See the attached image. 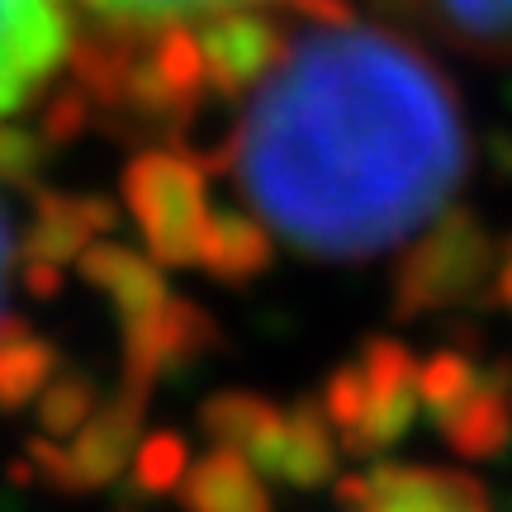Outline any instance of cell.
<instances>
[{
  "label": "cell",
  "instance_id": "30bf717a",
  "mask_svg": "<svg viewBox=\"0 0 512 512\" xmlns=\"http://www.w3.org/2000/svg\"><path fill=\"white\" fill-rule=\"evenodd\" d=\"M76 266H81V275H86V285L110 294L124 323L157 313L166 299H171L162 266L147 261L143 252L124 247V242H91L86 252L76 256Z\"/></svg>",
  "mask_w": 512,
  "mask_h": 512
},
{
  "label": "cell",
  "instance_id": "603a6c76",
  "mask_svg": "<svg viewBox=\"0 0 512 512\" xmlns=\"http://www.w3.org/2000/svg\"><path fill=\"white\" fill-rule=\"evenodd\" d=\"M318 403H323V418L332 422V432H342V441H347L370 413V384H366L361 361H347V366L332 370Z\"/></svg>",
  "mask_w": 512,
  "mask_h": 512
},
{
  "label": "cell",
  "instance_id": "6da1fadb",
  "mask_svg": "<svg viewBox=\"0 0 512 512\" xmlns=\"http://www.w3.org/2000/svg\"><path fill=\"white\" fill-rule=\"evenodd\" d=\"M228 171L294 252L366 261L437 219L470 171L446 76L403 38L313 24L252 91Z\"/></svg>",
  "mask_w": 512,
  "mask_h": 512
},
{
  "label": "cell",
  "instance_id": "7c38bea8",
  "mask_svg": "<svg viewBox=\"0 0 512 512\" xmlns=\"http://www.w3.org/2000/svg\"><path fill=\"white\" fill-rule=\"evenodd\" d=\"M446 446L465 460H494L512 441V394L494 370H479L475 389L437 418Z\"/></svg>",
  "mask_w": 512,
  "mask_h": 512
},
{
  "label": "cell",
  "instance_id": "e0dca14e",
  "mask_svg": "<svg viewBox=\"0 0 512 512\" xmlns=\"http://www.w3.org/2000/svg\"><path fill=\"white\" fill-rule=\"evenodd\" d=\"M152 332H157V366L162 380H190V370L200 366L204 356L223 351V328L214 323V313L200 309L195 299L171 294L162 309L152 313Z\"/></svg>",
  "mask_w": 512,
  "mask_h": 512
},
{
  "label": "cell",
  "instance_id": "2e32d148",
  "mask_svg": "<svg viewBox=\"0 0 512 512\" xmlns=\"http://www.w3.org/2000/svg\"><path fill=\"white\" fill-rule=\"evenodd\" d=\"M200 427L214 437V446H233V451H242L261 470L271 460L275 441H280L285 413L271 399L252 394V389H223L214 399H204Z\"/></svg>",
  "mask_w": 512,
  "mask_h": 512
},
{
  "label": "cell",
  "instance_id": "f546056e",
  "mask_svg": "<svg viewBox=\"0 0 512 512\" xmlns=\"http://www.w3.org/2000/svg\"><path fill=\"white\" fill-rule=\"evenodd\" d=\"M10 256H15V242H10V219L0 209V304H5V275H10Z\"/></svg>",
  "mask_w": 512,
  "mask_h": 512
},
{
  "label": "cell",
  "instance_id": "277c9868",
  "mask_svg": "<svg viewBox=\"0 0 512 512\" xmlns=\"http://www.w3.org/2000/svg\"><path fill=\"white\" fill-rule=\"evenodd\" d=\"M195 43H200L209 95H219V100H238V95L256 91L290 48L275 15L256 10V5H228L214 15H200Z\"/></svg>",
  "mask_w": 512,
  "mask_h": 512
},
{
  "label": "cell",
  "instance_id": "cb8c5ba5",
  "mask_svg": "<svg viewBox=\"0 0 512 512\" xmlns=\"http://www.w3.org/2000/svg\"><path fill=\"white\" fill-rule=\"evenodd\" d=\"M53 143L38 133V128H19V124H0V185H19V190H34L38 171L48 166Z\"/></svg>",
  "mask_w": 512,
  "mask_h": 512
},
{
  "label": "cell",
  "instance_id": "f1b7e54d",
  "mask_svg": "<svg viewBox=\"0 0 512 512\" xmlns=\"http://www.w3.org/2000/svg\"><path fill=\"white\" fill-rule=\"evenodd\" d=\"M494 294H498V304H503V309H512V242L503 247V261H498V285H494Z\"/></svg>",
  "mask_w": 512,
  "mask_h": 512
},
{
  "label": "cell",
  "instance_id": "4316f807",
  "mask_svg": "<svg viewBox=\"0 0 512 512\" xmlns=\"http://www.w3.org/2000/svg\"><path fill=\"white\" fill-rule=\"evenodd\" d=\"M24 285L38 299H53L62 290V266H48V261H24Z\"/></svg>",
  "mask_w": 512,
  "mask_h": 512
},
{
  "label": "cell",
  "instance_id": "d6986e66",
  "mask_svg": "<svg viewBox=\"0 0 512 512\" xmlns=\"http://www.w3.org/2000/svg\"><path fill=\"white\" fill-rule=\"evenodd\" d=\"M57 366H62V351L48 337L24 332L15 342H5L0 347V413H19L29 399H38Z\"/></svg>",
  "mask_w": 512,
  "mask_h": 512
},
{
  "label": "cell",
  "instance_id": "ac0fdd59",
  "mask_svg": "<svg viewBox=\"0 0 512 512\" xmlns=\"http://www.w3.org/2000/svg\"><path fill=\"white\" fill-rule=\"evenodd\" d=\"M422 19L460 48L484 57H512V0H408Z\"/></svg>",
  "mask_w": 512,
  "mask_h": 512
},
{
  "label": "cell",
  "instance_id": "d4e9b609",
  "mask_svg": "<svg viewBox=\"0 0 512 512\" xmlns=\"http://www.w3.org/2000/svg\"><path fill=\"white\" fill-rule=\"evenodd\" d=\"M91 124H95V105H91V95L81 91L76 81H67L62 91L48 95V100H43V114H38V133H43L53 147L76 143Z\"/></svg>",
  "mask_w": 512,
  "mask_h": 512
},
{
  "label": "cell",
  "instance_id": "83f0119b",
  "mask_svg": "<svg viewBox=\"0 0 512 512\" xmlns=\"http://www.w3.org/2000/svg\"><path fill=\"white\" fill-rule=\"evenodd\" d=\"M366 498H370V475H347V479H337V503L351 512H361L366 508Z\"/></svg>",
  "mask_w": 512,
  "mask_h": 512
},
{
  "label": "cell",
  "instance_id": "9c48e42d",
  "mask_svg": "<svg viewBox=\"0 0 512 512\" xmlns=\"http://www.w3.org/2000/svg\"><path fill=\"white\" fill-rule=\"evenodd\" d=\"M143 408L147 403L128 399V394H114L100 413L86 418V427L76 432V446L67 451V456H72L76 494H100V489L119 484V475L128 470V456H133V446H138Z\"/></svg>",
  "mask_w": 512,
  "mask_h": 512
},
{
  "label": "cell",
  "instance_id": "8992f818",
  "mask_svg": "<svg viewBox=\"0 0 512 512\" xmlns=\"http://www.w3.org/2000/svg\"><path fill=\"white\" fill-rule=\"evenodd\" d=\"M361 370L370 384V413L366 422L342 441L347 456H384L394 451L413 422H418V356L403 347L399 337H366L361 347Z\"/></svg>",
  "mask_w": 512,
  "mask_h": 512
},
{
  "label": "cell",
  "instance_id": "5bb4252c",
  "mask_svg": "<svg viewBox=\"0 0 512 512\" xmlns=\"http://www.w3.org/2000/svg\"><path fill=\"white\" fill-rule=\"evenodd\" d=\"M86 15H95L110 29H162V24H185V19L214 15L228 5H261V0H81ZM290 5L309 24H332V19H351L347 0H280Z\"/></svg>",
  "mask_w": 512,
  "mask_h": 512
},
{
  "label": "cell",
  "instance_id": "7402d4cb",
  "mask_svg": "<svg viewBox=\"0 0 512 512\" xmlns=\"http://www.w3.org/2000/svg\"><path fill=\"white\" fill-rule=\"evenodd\" d=\"M479 380V366L470 361L465 347H446L437 356H427L418 366V403L427 408V418L437 422L446 408H456Z\"/></svg>",
  "mask_w": 512,
  "mask_h": 512
},
{
  "label": "cell",
  "instance_id": "4fadbf2b",
  "mask_svg": "<svg viewBox=\"0 0 512 512\" xmlns=\"http://www.w3.org/2000/svg\"><path fill=\"white\" fill-rule=\"evenodd\" d=\"M195 266L209 271L219 285H252L256 275L271 271V228L238 209H209Z\"/></svg>",
  "mask_w": 512,
  "mask_h": 512
},
{
  "label": "cell",
  "instance_id": "7a4b0ae2",
  "mask_svg": "<svg viewBox=\"0 0 512 512\" xmlns=\"http://www.w3.org/2000/svg\"><path fill=\"white\" fill-rule=\"evenodd\" d=\"M494 261L498 242L475 209H441L437 223L394 266L389 309L399 323H413L427 313L479 304L494 280Z\"/></svg>",
  "mask_w": 512,
  "mask_h": 512
},
{
  "label": "cell",
  "instance_id": "52a82bcc",
  "mask_svg": "<svg viewBox=\"0 0 512 512\" xmlns=\"http://www.w3.org/2000/svg\"><path fill=\"white\" fill-rule=\"evenodd\" d=\"M114 228H119V204L105 195H62V190L34 185V223L24 233L19 256L72 266L100 233H114Z\"/></svg>",
  "mask_w": 512,
  "mask_h": 512
},
{
  "label": "cell",
  "instance_id": "9a60e30c",
  "mask_svg": "<svg viewBox=\"0 0 512 512\" xmlns=\"http://www.w3.org/2000/svg\"><path fill=\"white\" fill-rule=\"evenodd\" d=\"M181 508L185 512H275L271 494L261 489L252 460L233 446H214L209 456L190 465L181 479Z\"/></svg>",
  "mask_w": 512,
  "mask_h": 512
},
{
  "label": "cell",
  "instance_id": "44dd1931",
  "mask_svg": "<svg viewBox=\"0 0 512 512\" xmlns=\"http://www.w3.org/2000/svg\"><path fill=\"white\" fill-rule=\"evenodd\" d=\"M95 380L86 370H62L53 380L43 384L38 394V427L43 437H72L86 427V418L95 413Z\"/></svg>",
  "mask_w": 512,
  "mask_h": 512
},
{
  "label": "cell",
  "instance_id": "484cf974",
  "mask_svg": "<svg viewBox=\"0 0 512 512\" xmlns=\"http://www.w3.org/2000/svg\"><path fill=\"white\" fill-rule=\"evenodd\" d=\"M24 460H29V470H34V484H43L48 494H76L72 456H67V451H57L48 437L24 441Z\"/></svg>",
  "mask_w": 512,
  "mask_h": 512
},
{
  "label": "cell",
  "instance_id": "5b68a950",
  "mask_svg": "<svg viewBox=\"0 0 512 512\" xmlns=\"http://www.w3.org/2000/svg\"><path fill=\"white\" fill-rule=\"evenodd\" d=\"M72 48L62 0H0V114L34 100Z\"/></svg>",
  "mask_w": 512,
  "mask_h": 512
},
{
  "label": "cell",
  "instance_id": "ba28073f",
  "mask_svg": "<svg viewBox=\"0 0 512 512\" xmlns=\"http://www.w3.org/2000/svg\"><path fill=\"white\" fill-rule=\"evenodd\" d=\"M361 512H494V503L475 475L380 460L370 470V498Z\"/></svg>",
  "mask_w": 512,
  "mask_h": 512
},
{
  "label": "cell",
  "instance_id": "8fae6325",
  "mask_svg": "<svg viewBox=\"0 0 512 512\" xmlns=\"http://www.w3.org/2000/svg\"><path fill=\"white\" fill-rule=\"evenodd\" d=\"M337 470V437H332V422L323 418V403L318 399H299L285 413V432L275 441V456L261 475H271L285 489H323Z\"/></svg>",
  "mask_w": 512,
  "mask_h": 512
},
{
  "label": "cell",
  "instance_id": "3957f363",
  "mask_svg": "<svg viewBox=\"0 0 512 512\" xmlns=\"http://www.w3.org/2000/svg\"><path fill=\"white\" fill-rule=\"evenodd\" d=\"M124 204L157 266H195L209 219V176L190 152H138L124 166Z\"/></svg>",
  "mask_w": 512,
  "mask_h": 512
},
{
  "label": "cell",
  "instance_id": "ffe728a7",
  "mask_svg": "<svg viewBox=\"0 0 512 512\" xmlns=\"http://www.w3.org/2000/svg\"><path fill=\"white\" fill-rule=\"evenodd\" d=\"M185 460H190V446H185L181 432H152L133 446L128 456V494L133 498H162L171 494L176 484L185 479Z\"/></svg>",
  "mask_w": 512,
  "mask_h": 512
}]
</instances>
